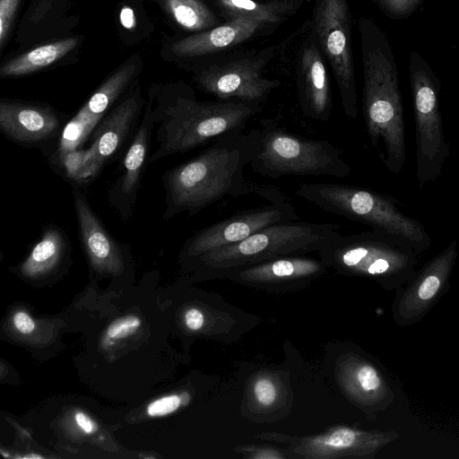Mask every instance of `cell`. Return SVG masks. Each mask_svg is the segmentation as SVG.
<instances>
[{
    "mask_svg": "<svg viewBox=\"0 0 459 459\" xmlns=\"http://www.w3.org/2000/svg\"><path fill=\"white\" fill-rule=\"evenodd\" d=\"M266 62L241 59L212 65L198 73L196 82L206 92L223 100L258 102L278 87L276 80L265 78L262 70Z\"/></svg>",
    "mask_w": 459,
    "mask_h": 459,
    "instance_id": "obj_16",
    "label": "cell"
},
{
    "mask_svg": "<svg viewBox=\"0 0 459 459\" xmlns=\"http://www.w3.org/2000/svg\"><path fill=\"white\" fill-rule=\"evenodd\" d=\"M163 8L183 29L204 31L217 23L212 11L203 0H160Z\"/></svg>",
    "mask_w": 459,
    "mask_h": 459,
    "instance_id": "obj_29",
    "label": "cell"
},
{
    "mask_svg": "<svg viewBox=\"0 0 459 459\" xmlns=\"http://www.w3.org/2000/svg\"><path fill=\"white\" fill-rule=\"evenodd\" d=\"M63 161L67 174L76 179H82L85 160H86V150L77 149L72 151L63 157Z\"/></svg>",
    "mask_w": 459,
    "mask_h": 459,
    "instance_id": "obj_34",
    "label": "cell"
},
{
    "mask_svg": "<svg viewBox=\"0 0 459 459\" xmlns=\"http://www.w3.org/2000/svg\"><path fill=\"white\" fill-rule=\"evenodd\" d=\"M458 256V242L450 241L404 284L394 290L392 316L399 326L420 322L449 287Z\"/></svg>",
    "mask_w": 459,
    "mask_h": 459,
    "instance_id": "obj_12",
    "label": "cell"
},
{
    "mask_svg": "<svg viewBox=\"0 0 459 459\" xmlns=\"http://www.w3.org/2000/svg\"><path fill=\"white\" fill-rule=\"evenodd\" d=\"M423 0H376L379 8L391 18H403L414 12Z\"/></svg>",
    "mask_w": 459,
    "mask_h": 459,
    "instance_id": "obj_32",
    "label": "cell"
},
{
    "mask_svg": "<svg viewBox=\"0 0 459 459\" xmlns=\"http://www.w3.org/2000/svg\"><path fill=\"white\" fill-rule=\"evenodd\" d=\"M252 170L263 177L346 178L350 164L338 147L327 140L308 139L266 121L247 133Z\"/></svg>",
    "mask_w": 459,
    "mask_h": 459,
    "instance_id": "obj_6",
    "label": "cell"
},
{
    "mask_svg": "<svg viewBox=\"0 0 459 459\" xmlns=\"http://www.w3.org/2000/svg\"><path fill=\"white\" fill-rule=\"evenodd\" d=\"M299 219L295 207L289 202L238 212L195 232L186 240L181 254L194 260L212 249L238 243L272 224Z\"/></svg>",
    "mask_w": 459,
    "mask_h": 459,
    "instance_id": "obj_14",
    "label": "cell"
},
{
    "mask_svg": "<svg viewBox=\"0 0 459 459\" xmlns=\"http://www.w3.org/2000/svg\"><path fill=\"white\" fill-rule=\"evenodd\" d=\"M182 404L180 395L173 394L162 396L150 403L146 413L150 417H160L176 411Z\"/></svg>",
    "mask_w": 459,
    "mask_h": 459,
    "instance_id": "obj_33",
    "label": "cell"
},
{
    "mask_svg": "<svg viewBox=\"0 0 459 459\" xmlns=\"http://www.w3.org/2000/svg\"><path fill=\"white\" fill-rule=\"evenodd\" d=\"M252 398L260 412L285 417L294 404V394L286 373L264 371L252 384Z\"/></svg>",
    "mask_w": 459,
    "mask_h": 459,
    "instance_id": "obj_25",
    "label": "cell"
},
{
    "mask_svg": "<svg viewBox=\"0 0 459 459\" xmlns=\"http://www.w3.org/2000/svg\"><path fill=\"white\" fill-rule=\"evenodd\" d=\"M154 121L148 102L123 158L120 172L109 189L108 200L120 218L129 221L134 211L142 178L148 163Z\"/></svg>",
    "mask_w": 459,
    "mask_h": 459,
    "instance_id": "obj_17",
    "label": "cell"
},
{
    "mask_svg": "<svg viewBox=\"0 0 459 459\" xmlns=\"http://www.w3.org/2000/svg\"><path fill=\"white\" fill-rule=\"evenodd\" d=\"M77 44V39L69 38L36 48L0 68L1 76H18L31 74L48 66L64 57Z\"/></svg>",
    "mask_w": 459,
    "mask_h": 459,
    "instance_id": "obj_27",
    "label": "cell"
},
{
    "mask_svg": "<svg viewBox=\"0 0 459 459\" xmlns=\"http://www.w3.org/2000/svg\"><path fill=\"white\" fill-rule=\"evenodd\" d=\"M157 126V149L148 159L156 162L184 153L231 132L242 131L260 112L258 102L201 101L187 84H153L147 101Z\"/></svg>",
    "mask_w": 459,
    "mask_h": 459,
    "instance_id": "obj_2",
    "label": "cell"
},
{
    "mask_svg": "<svg viewBox=\"0 0 459 459\" xmlns=\"http://www.w3.org/2000/svg\"><path fill=\"white\" fill-rule=\"evenodd\" d=\"M295 195L326 212L399 236L418 254L431 247L424 225L406 214L389 195L361 186L330 182L300 184Z\"/></svg>",
    "mask_w": 459,
    "mask_h": 459,
    "instance_id": "obj_5",
    "label": "cell"
},
{
    "mask_svg": "<svg viewBox=\"0 0 459 459\" xmlns=\"http://www.w3.org/2000/svg\"><path fill=\"white\" fill-rule=\"evenodd\" d=\"M67 325L60 312L39 314L28 302L10 303L0 318V342L24 350L39 363H46L65 350Z\"/></svg>",
    "mask_w": 459,
    "mask_h": 459,
    "instance_id": "obj_10",
    "label": "cell"
},
{
    "mask_svg": "<svg viewBox=\"0 0 459 459\" xmlns=\"http://www.w3.org/2000/svg\"><path fill=\"white\" fill-rule=\"evenodd\" d=\"M250 152L247 134L231 131L216 138L196 157L165 171L162 218L168 221L180 213L193 216L227 196L254 194L272 204L289 202L278 187L245 178Z\"/></svg>",
    "mask_w": 459,
    "mask_h": 459,
    "instance_id": "obj_1",
    "label": "cell"
},
{
    "mask_svg": "<svg viewBox=\"0 0 459 459\" xmlns=\"http://www.w3.org/2000/svg\"><path fill=\"white\" fill-rule=\"evenodd\" d=\"M0 456L11 459H56L32 438L21 416L1 409Z\"/></svg>",
    "mask_w": 459,
    "mask_h": 459,
    "instance_id": "obj_26",
    "label": "cell"
},
{
    "mask_svg": "<svg viewBox=\"0 0 459 459\" xmlns=\"http://www.w3.org/2000/svg\"><path fill=\"white\" fill-rule=\"evenodd\" d=\"M21 0H0V46L9 30Z\"/></svg>",
    "mask_w": 459,
    "mask_h": 459,
    "instance_id": "obj_35",
    "label": "cell"
},
{
    "mask_svg": "<svg viewBox=\"0 0 459 459\" xmlns=\"http://www.w3.org/2000/svg\"><path fill=\"white\" fill-rule=\"evenodd\" d=\"M141 67L140 57L132 56L106 79L81 109L100 122L137 79Z\"/></svg>",
    "mask_w": 459,
    "mask_h": 459,
    "instance_id": "obj_24",
    "label": "cell"
},
{
    "mask_svg": "<svg viewBox=\"0 0 459 459\" xmlns=\"http://www.w3.org/2000/svg\"><path fill=\"white\" fill-rule=\"evenodd\" d=\"M184 321L186 327L192 331L200 330L204 322L203 312L195 307L187 309L184 315Z\"/></svg>",
    "mask_w": 459,
    "mask_h": 459,
    "instance_id": "obj_37",
    "label": "cell"
},
{
    "mask_svg": "<svg viewBox=\"0 0 459 459\" xmlns=\"http://www.w3.org/2000/svg\"><path fill=\"white\" fill-rule=\"evenodd\" d=\"M297 83L303 113L314 120L327 121L333 108L331 81L315 43L307 44L302 49Z\"/></svg>",
    "mask_w": 459,
    "mask_h": 459,
    "instance_id": "obj_20",
    "label": "cell"
},
{
    "mask_svg": "<svg viewBox=\"0 0 459 459\" xmlns=\"http://www.w3.org/2000/svg\"><path fill=\"white\" fill-rule=\"evenodd\" d=\"M74 206L82 243L91 268L99 273L120 272L126 246L111 236L79 192L74 193Z\"/></svg>",
    "mask_w": 459,
    "mask_h": 459,
    "instance_id": "obj_19",
    "label": "cell"
},
{
    "mask_svg": "<svg viewBox=\"0 0 459 459\" xmlns=\"http://www.w3.org/2000/svg\"><path fill=\"white\" fill-rule=\"evenodd\" d=\"M318 258L289 255L247 265L238 272L244 281L276 291H297L308 287L327 273Z\"/></svg>",
    "mask_w": 459,
    "mask_h": 459,
    "instance_id": "obj_18",
    "label": "cell"
},
{
    "mask_svg": "<svg viewBox=\"0 0 459 459\" xmlns=\"http://www.w3.org/2000/svg\"><path fill=\"white\" fill-rule=\"evenodd\" d=\"M58 125L56 117L48 110L0 101V128L16 140L33 142L43 139Z\"/></svg>",
    "mask_w": 459,
    "mask_h": 459,
    "instance_id": "obj_23",
    "label": "cell"
},
{
    "mask_svg": "<svg viewBox=\"0 0 459 459\" xmlns=\"http://www.w3.org/2000/svg\"><path fill=\"white\" fill-rule=\"evenodd\" d=\"M262 22L246 18H232L225 23L174 42L170 51L178 57H194L218 52L252 37Z\"/></svg>",
    "mask_w": 459,
    "mask_h": 459,
    "instance_id": "obj_22",
    "label": "cell"
},
{
    "mask_svg": "<svg viewBox=\"0 0 459 459\" xmlns=\"http://www.w3.org/2000/svg\"><path fill=\"white\" fill-rule=\"evenodd\" d=\"M98 123L99 121L80 109L62 132L59 143L61 156L76 150L92 133Z\"/></svg>",
    "mask_w": 459,
    "mask_h": 459,
    "instance_id": "obj_30",
    "label": "cell"
},
{
    "mask_svg": "<svg viewBox=\"0 0 459 459\" xmlns=\"http://www.w3.org/2000/svg\"><path fill=\"white\" fill-rule=\"evenodd\" d=\"M143 108L144 100L135 80L92 131V143L86 150L83 179L95 176L108 161L117 158L132 139Z\"/></svg>",
    "mask_w": 459,
    "mask_h": 459,
    "instance_id": "obj_13",
    "label": "cell"
},
{
    "mask_svg": "<svg viewBox=\"0 0 459 459\" xmlns=\"http://www.w3.org/2000/svg\"><path fill=\"white\" fill-rule=\"evenodd\" d=\"M409 74L415 120V177L422 188L440 177L450 147L439 107L438 79L415 52L411 53Z\"/></svg>",
    "mask_w": 459,
    "mask_h": 459,
    "instance_id": "obj_8",
    "label": "cell"
},
{
    "mask_svg": "<svg viewBox=\"0 0 459 459\" xmlns=\"http://www.w3.org/2000/svg\"><path fill=\"white\" fill-rule=\"evenodd\" d=\"M22 383V377L14 365L0 357V386H18Z\"/></svg>",
    "mask_w": 459,
    "mask_h": 459,
    "instance_id": "obj_36",
    "label": "cell"
},
{
    "mask_svg": "<svg viewBox=\"0 0 459 459\" xmlns=\"http://www.w3.org/2000/svg\"><path fill=\"white\" fill-rule=\"evenodd\" d=\"M317 254L327 269L373 281L386 290L402 286L418 270L413 247L399 236L377 230L339 233Z\"/></svg>",
    "mask_w": 459,
    "mask_h": 459,
    "instance_id": "obj_4",
    "label": "cell"
},
{
    "mask_svg": "<svg viewBox=\"0 0 459 459\" xmlns=\"http://www.w3.org/2000/svg\"><path fill=\"white\" fill-rule=\"evenodd\" d=\"M65 255L66 245L63 237L58 231L49 230L13 273L33 288L52 286L61 278Z\"/></svg>",
    "mask_w": 459,
    "mask_h": 459,
    "instance_id": "obj_21",
    "label": "cell"
},
{
    "mask_svg": "<svg viewBox=\"0 0 459 459\" xmlns=\"http://www.w3.org/2000/svg\"><path fill=\"white\" fill-rule=\"evenodd\" d=\"M399 437L394 430H368L346 425H335L316 435L271 436L274 440L288 445L292 453L304 459H373L382 448Z\"/></svg>",
    "mask_w": 459,
    "mask_h": 459,
    "instance_id": "obj_11",
    "label": "cell"
},
{
    "mask_svg": "<svg viewBox=\"0 0 459 459\" xmlns=\"http://www.w3.org/2000/svg\"><path fill=\"white\" fill-rule=\"evenodd\" d=\"M313 22L318 44L336 81L343 113L355 119L359 107L347 0H316Z\"/></svg>",
    "mask_w": 459,
    "mask_h": 459,
    "instance_id": "obj_9",
    "label": "cell"
},
{
    "mask_svg": "<svg viewBox=\"0 0 459 459\" xmlns=\"http://www.w3.org/2000/svg\"><path fill=\"white\" fill-rule=\"evenodd\" d=\"M363 69L362 113L367 133L385 168L399 174L406 161L403 99L395 56L374 21L359 22Z\"/></svg>",
    "mask_w": 459,
    "mask_h": 459,
    "instance_id": "obj_3",
    "label": "cell"
},
{
    "mask_svg": "<svg viewBox=\"0 0 459 459\" xmlns=\"http://www.w3.org/2000/svg\"><path fill=\"white\" fill-rule=\"evenodd\" d=\"M120 20H121L122 24L126 28L131 29L133 27V24L134 22L133 11L128 7L123 8L120 13Z\"/></svg>",
    "mask_w": 459,
    "mask_h": 459,
    "instance_id": "obj_38",
    "label": "cell"
},
{
    "mask_svg": "<svg viewBox=\"0 0 459 459\" xmlns=\"http://www.w3.org/2000/svg\"><path fill=\"white\" fill-rule=\"evenodd\" d=\"M142 325L138 316L128 315L111 322L101 333L98 347L104 351L112 347L117 341L134 334Z\"/></svg>",
    "mask_w": 459,
    "mask_h": 459,
    "instance_id": "obj_31",
    "label": "cell"
},
{
    "mask_svg": "<svg viewBox=\"0 0 459 459\" xmlns=\"http://www.w3.org/2000/svg\"><path fill=\"white\" fill-rule=\"evenodd\" d=\"M340 226L290 221L261 229L247 238L204 253L193 261L210 269L247 266L273 258L317 253Z\"/></svg>",
    "mask_w": 459,
    "mask_h": 459,
    "instance_id": "obj_7",
    "label": "cell"
},
{
    "mask_svg": "<svg viewBox=\"0 0 459 459\" xmlns=\"http://www.w3.org/2000/svg\"><path fill=\"white\" fill-rule=\"evenodd\" d=\"M215 3L230 19L246 18L262 23L283 21L295 5L293 0H274L269 3L254 0H215Z\"/></svg>",
    "mask_w": 459,
    "mask_h": 459,
    "instance_id": "obj_28",
    "label": "cell"
},
{
    "mask_svg": "<svg viewBox=\"0 0 459 459\" xmlns=\"http://www.w3.org/2000/svg\"><path fill=\"white\" fill-rule=\"evenodd\" d=\"M335 381L345 397L368 417L385 411L394 393L380 369L354 351L342 353L334 366Z\"/></svg>",
    "mask_w": 459,
    "mask_h": 459,
    "instance_id": "obj_15",
    "label": "cell"
}]
</instances>
